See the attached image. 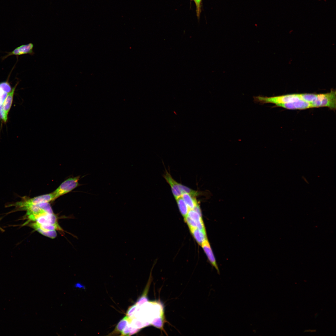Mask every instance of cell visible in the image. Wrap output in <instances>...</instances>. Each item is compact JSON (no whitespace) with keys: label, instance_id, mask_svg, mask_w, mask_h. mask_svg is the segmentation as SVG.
Returning a JSON list of instances; mask_svg holds the SVG:
<instances>
[{"label":"cell","instance_id":"10","mask_svg":"<svg viewBox=\"0 0 336 336\" xmlns=\"http://www.w3.org/2000/svg\"><path fill=\"white\" fill-rule=\"evenodd\" d=\"M163 177L170 185L173 194L175 199L181 196L182 194L178 187V182L172 177L170 174L166 170L163 175Z\"/></svg>","mask_w":336,"mask_h":336},{"label":"cell","instance_id":"23","mask_svg":"<svg viewBox=\"0 0 336 336\" xmlns=\"http://www.w3.org/2000/svg\"><path fill=\"white\" fill-rule=\"evenodd\" d=\"M137 306L136 304L131 306L128 308L126 314V316L132 320L134 318V315Z\"/></svg>","mask_w":336,"mask_h":336},{"label":"cell","instance_id":"15","mask_svg":"<svg viewBox=\"0 0 336 336\" xmlns=\"http://www.w3.org/2000/svg\"><path fill=\"white\" fill-rule=\"evenodd\" d=\"M191 233L198 244L201 245L207 240L206 231L201 230L197 228L190 229Z\"/></svg>","mask_w":336,"mask_h":336},{"label":"cell","instance_id":"24","mask_svg":"<svg viewBox=\"0 0 336 336\" xmlns=\"http://www.w3.org/2000/svg\"><path fill=\"white\" fill-rule=\"evenodd\" d=\"M184 219L189 226V229L197 228L195 222L188 216H187L184 217Z\"/></svg>","mask_w":336,"mask_h":336},{"label":"cell","instance_id":"5","mask_svg":"<svg viewBox=\"0 0 336 336\" xmlns=\"http://www.w3.org/2000/svg\"><path fill=\"white\" fill-rule=\"evenodd\" d=\"M80 177L77 176L68 178L63 182L55 190L53 194L54 200L59 197L68 193L79 185L78 182Z\"/></svg>","mask_w":336,"mask_h":336},{"label":"cell","instance_id":"14","mask_svg":"<svg viewBox=\"0 0 336 336\" xmlns=\"http://www.w3.org/2000/svg\"><path fill=\"white\" fill-rule=\"evenodd\" d=\"M12 89L8 78L0 82V106L2 107L8 93L11 91Z\"/></svg>","mask_w":336,"mask_h":336},{"label":"cell","instance_id":"6","mask_svg":"<svg viewBox=\"0 0 336 336\" xmlns=\"http://www.w3.org/2000/svg\"><path fill=\"white\" fill-rule=\"evenodd\" d=\"M29 225L30 227L41 234L51 239H54L57 236L56 230H62L58 223L44 224L34 222Z\"/></svg>","mask_w":336,"mask_h":336},{"label":"cell","instance_id":"7","mask_svg":"<svg viewBox=\"0 0 336 336\" xmlns=\"http://www.w3.org/2000/svg\"><path fill=\"white\" fill-rule=\"evenodd\" d=\"M33 47V44L32 43L22 45L17 47L12 51L7 52V54L2 57V60H3L9 56L12 55L18 56L25 54L33 55L34 54Z\"/></svg>","mask_w":336,"mask_h":336},{"label":"cell","instance_id":"12","mask_svg":"<svg viewBox=\"0 0 336 336\" xmlns=\"http://www.w3.org/2000/svg\"><path fill=\"white\" fill-rule=\"evenodd\" d=\"M35 222L44 224H55L58 223L57 217L54 213H47L42 215L38 217Z\"/></svg>","mask_w":336,"mask_h":336},{"label":"cell","instance_id":"4","mask_svg":"<svg viewBox=\"0 0 336 336\" xmlns=\"http://www.w3.org/2000/svg\"><path fill=\"white\" fill-rule=\"evenodd\" d=\"M335 90H331L329 92L317 94V99L310 103L313 108L327 107L335 110L336 108V96Z\"/></svg>","mask_w":336,"mask_h":336},{"label":"cell","instance_id":"21","mask_svg":"<svg viewBox=\"0 0 336 336\" xmlns=\"http://www.w3.org/2000/svg\"><path fill=\"white\" fill-rule=\"evenodd\" d=\"M298 95L300 99L310 103L315 101L317 98V94L303 93L298 94Z\"/></svg>","mask_w":336,"mask_h":336},{"label":"cell","instance_id":"29","mask_svg":"<svg viewBox=\"0 0 336 336\" xmlns=\"http://www.w3.org/2000/svg\"><path fill=\"white\" fill-rule=\"evenodd\" d=\"M1 219H2V218H0V221L1 220ZM0 231H1L2 232L4 231V230L0 226Z\"/></svg>","mask_w":336,"mask_h":336},{"label":"cell","instance_id":"28","mask_svg":"<svg viewBox=\"0 0 336 336\" xmlns=\"http://www.w3.org/2000/svg\"><path fill=\"white\" fill-rule=\"evenodd\" d=\"M140 329H138V328H133L131 330V332H130V333L128 334V336H129V335L130 336V335H133L134 334H136L140 330Z\"/></svg>","mask_w":336,"mask_h":336},{"label":"cell","instance_id":"25","mask_svg":"<svg viewBox=\"0 0 336 336\" xmlns=\"http://www.w3.org/2000/svg\"><path fill=\"white\" fill-rule=\"evenodd\" d=\"M132 326L130 324H128V325L124 329L121 333V336L128 335L133 328Z\"/></svg>","mask_w":336,"mask_h":336},{"label":"cell","instance_id":"9","mask_svg":"<svg viewBox=\"0 0 336 336\" xmlns=\"http://www.w3.org/2000/svg\"><path fill=\"white\" fill-rule=\"evenodd\" d=\"M18 83V82L12 88L11 91L8 93L2 105V110L5 119V122H7L8 119V114L12 105L15 91Z\"/></svg>","mask_w":336,"mask_h":336},{"label":"cell","instance_id":"26","mask_svg":"<svg viewBox=\"0 0 336 336\" xmlns=\"http://www.w3.org/2000/svg\"><path fill=\"white\" fill-rule=\"evenodd\" d=\"M194 1L196 5L197 16H199L200 13L201 0H194Z\"/></svg>","mask_w":336,"mask_h":336},{"label":"cell","instance_id":"27","mask_svg":"<svg viewBox=\"0 0 336 336\" xmlns=\"http://www.w3.org/2000/svg\"><path fill=\"white\" fill-rule=\"evenodd\" d=\"M74 287L75 288L78 289L84 290L85 289V286L83 284L79 282L75 283Z\"/></svg>","mask_w":336,"mask_h":336},{"label":"cell","instance_id":"16","mask_svg":"<svg viewBox=\"0 0 336 336\" xmlns=\"http://www.w3.org/2000/svg\"><path fill=\"white\" fill-rule=\"evenodd\" d=\"M181 197L189 209H193L198 204L195 196L187 193H184Z\"/></svg>","mask_w":336,"mask_h":336},{"label":"cell","instance_id":"2","mask_svg":"<svg viewBox=\"0 0 336 336\" xmlns=\"http://www.w3.org/2000/svg\"><path fill=\"white\" fill-rule=\"evenodd\" d=\"M254 101L260 105L272 103L275 105L279 104L290 102L300 99L298 94H287L273 97L264 96H253Z\"/></svg>","mask_w":336,"mask_h":336},{"label":"cell","instance_id":"20","mask_svg":"<svg viewBox=\"0 0 336 336\" xmlns=\"http://www.w3.org/2000/svg\"><path fill=\"white\" fill-rule=\"evenodd\" d=\"M165 322H166V321L165 320L164 314L154 318L150 324L152 326L161 329L166 333L164 328V325Z\"/></svg>","mask_w":336,"mask_h":336},{"label":"cell","instance_id":"1","mask_svg":"<svg viewBox=\"0 0 336 336\" xmlns=\"http://www.w3.org/2000/svg\"><path fill=\"white\" fill-rule=\"evenodd\" d=\"M54 200V196L52 193L30 198L26 196L22 197L19 201L8 204L7 206H13L15 210L21 211L26 207L39 204L44 203H49Z\"/></svg>","mask_w":336,"mask_h":336},{"label":"cell","instance_id":"8","mask_svg":"<svg viewBox=\"0 0 336 336\" xmlns=\"http://www.w3.org/2000/svg\"><path fill=\"white\" fill-rule=\"evenodd\" d=\"M275 105L288 110H305L313 108L310 103L301 99L292 102L279 104Z\"/></svg>","mask_w":336,"mask_h":336},{"label":"cell","instance_id":"17","mask_svg":"<svg viewBox=\"0 0 336 336\" xmlns=\"http://www.w3.org/2000/svg\"><path fill=\"white\" fill-rule=\"evenodd\" d=\"M128 323H129L128 318L126 315L119 322L114 330L108 335H116L118 334L121 333Z\"/></svg>","mask_w":336,"mask_h":336},{"label":"cell","instance_id":"19","mask_svg":"<svg viewBox=\"0 0 336 336\" xmlns=\"http://www.w3.org/2000/svg\"><path fill=\"white\" fill-rule=\"evenodd\" d=\"M175 199L180 212L184 217H185L187 215L189 209L181 196Z\"/></svg>","mask_w":336,"mask_h":336},{"label":"cell","instance_id":"11","mask_svg":"<svg viewBox=\"0 0 336 336\" xmlns=\"http://www.w3.org/2000/svg\"><path fill=\"white\" fill-rule=\"evenodd\" d=\"M201 245L211 264L216 269L218 273L219 274L220 272L218 266L208 240H206L204 241Z\"/></svg>","mask_w":336,"mask_h":336},{"label":"cell","instance_id":"3","mask_svg":"<svg viewBox=\"0 0 336 336\" xmlns=\"http://www.w3.org/2000/svg\"><path fill=\"white\" fill-rule=\"evenodd\" d=\"M26 212V216L30 221L35 222L39 217L46 214L53 213L49 203H44L30 205L23 208L21 211Z\"/></svg>","mask_w":336,"mask_h":336},{"label":"cell","instance_id":"30","mask_svg":"<svg viewBox=\"0 0 336 336\" xmlns=\"http://www.w3.org/2000/svg\"></svg>","mask_w":336,"mask_h":336},{"label":"cell","instance_id":"22","mask_svg":"<svg viewBox=\"0 0 336 336\" xmlns=\"http://www.w3.org/2000/svg\"><path fill=\"white\" fill-rule=\"evenodd\" d=\"M133 328L142 329L150 325L148 322L142 323L141 321L137 319L133 318L130 324Z\"/></svg>","mask_w":336,"mask_h":336},{"label":"cell","instance_id":"18","mask_svg":"<svg viewBox=\"0 0 336 336\" xmlns=\"http://www.w3.org/2000/svg\"><path fill=\"white\" fill-rule=\"evenodd\" d=\"M150 274L149 278L148 281L147 286H146L141 296L138 298L135 304L138 306H140L144 303L147 302L148 299L147 296V294L149 291V287L152 281V277Z\"/></svg>","mask_w":336,"mask_h":336},{"label":"cell","instance_id":"13","mask_svg":"<svg viewBox=\"0 0 336 336\" xmlns=\"http://www.w3.org/2000/svg\"><path fill=\"white\" fill-rule=\"evenodd\" d=\"M187 216L195 222L197 228L206 231L202 219V214L198 213L194 209H191L189 210Z\"/></svg>","mask_w":336,"mask_h":336}]
</instances>
